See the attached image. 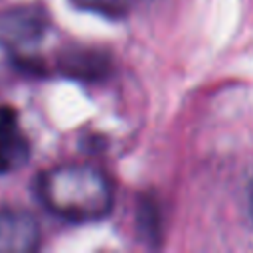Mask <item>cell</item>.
Here are the masks:
<instances>
[{"label": "cell", "instance_id": "cell-1", "mask_svg": "<svg viewBox=\"0 0 253 253\" xmlns=\"http://www.w3.org/2000/svg\"><path fill=\"white\" fill-rule=\"evenodd\" d=\"M38 196L57 217L71 223H91L113 210V186L91 164H59L40 174Z\"/></svg>", "mask_w": 253, "mask_h": 253}, {"label": "cell", "instance_id": "cell-2", "mask_svg": "<svg viewBox=\"0 0 253 253\" xmlns=\"http://www.w3.org/2000/svg\"><path fill=\"white\" fill-rule=\"evenodd\" d=\"M49 28L51 18L43 4H16L0 14V45L12 55H26L43 42Z\"/></svg>", "mask_w": 253, "mask_h": 253}, {"label": "cell", "instance_id": "cell-3", "mask_svg": "<svg viewBox=\"0 0 253 253\" xmlns=\"http://www.w3.org/2000/svg\"><path fill=\"white\" fill-rule=\"evenodd\" d=\"M55 69L59 75L83 81V83H95L103 81L111 75L113 59L107 49L93 47V45H67L57 53Z\"/></svg>", "mask_w": 253, "mask_h": 253}, {"label": "cell", "instance_id": "cell-4", "mask_svg": "<svg viewBox=\"0 0 253 253\" xmlns=\"http://www.w3.org/2000/svg\"><path fill=\"white\" fill-rule=\"evenodd\" d=\"M40 245L36 217L24 210L0 211V253H30Z\"/></svg>", "mask_w": 253, "mask_h": 253}, {"label": "cell", "instance_id": "cell-5", "mask_svg": "<svg viewBox=\"0 0 253 253\" xmlns=\"http://www.w3.org/2000/svg\"><path fill=\"white\" fill-rule=\"evenodd\" d=\"M30 158V140L14 107L0 105V174L22 168Z\"/></svg>", "mask_w": 253, "mask_h": 253}, {"label": "cell", "instance_id": "cell-6", "mask_svg": "<svg viewBox=\"0 0 253 253\" xmlns=\"http://www.w3.org/2000/svg\"><path fill=\"white\" fill-rule=\"evenodd\" d=\"M134 225L140 241L148 247H158L162 241V221H160V208L150 194H140L136 200V215Z\"/></svg>", "mask_w": 253, "mask_h": 253}, {"label": "cell", "instance_id": "cell-7", "mask_svg": "<svg viewBox=\"0 0 253 253\" xmlns=\"http://www.w3.org/2000/svg\"><path fill=\"white\" fill-rule=\"evenodd\" d=\"M71 2L79 10L93 12V14L111 18V20L125 18L134 4V0H71Z\"/></svg>", "mask_w": 253, "mask_h": 253}, {"label": "cell", "instance_id": "cell-8", "mask_svg": "<svg viewBox=\"0 0 253 253\" xmlns=\"http://www.w3.org/2000/svg\"><path fill=\"white\" fill-rule=\"evenodd\" d=\"M249 215H251V221H253V180H251V186H249Z\"/></svg>", "mask_w": 253, "mask_h": 253}]
</instances>
